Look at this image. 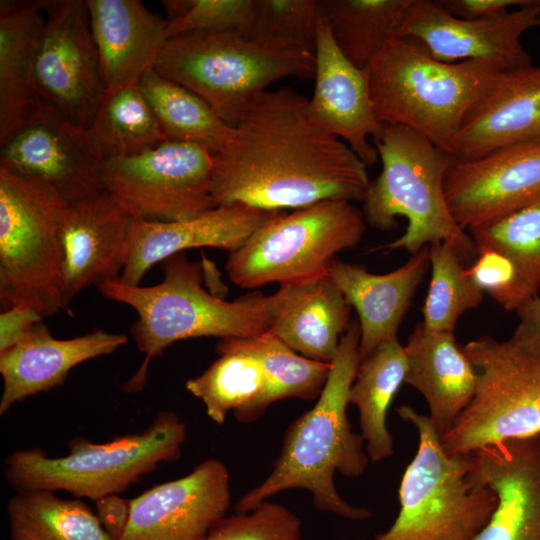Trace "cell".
Listing matches in <instances>:
<instances>
[{
	"instance_id": "cell-1",
	"label": "cell",
	"mask_w": 540,
	"mask_h": 540,
	"mask_svg": "<svg viewBox=\"0 0 540 540\" xmlns=\"http://www.w3.org/2000/svg\"><path fill=\"white\" fill-rule=\"evenodd\" d=\"M369 183L363 161L311 119L308 99L290 87L252 98L214 154L215 206L283 211L325 200L362 202Z\"/></svg>"
},
{
	"instance_id": "cell-2",
	"label": "cell",
	"mask_w": 540,
	"mask_h": 540,
	"mask_svg": "<svg viewBox=\"0 0 540 540\" xmlns=\"http://www.w3.org/2000/svg\"><path fill=\"white\" fill-rule=\"evenodd\" d=\"M359 343V322L353 320L340 339L317 402L287 428L271 473L238 499L235 512H248L280 492L304 489L320 511L353 521L373 515L371 510L345 501L334 483L336 473L347 478L361 476L370 460L362 435L352 430L347 417L349 391L360 362Z\"/></svg>"
},
{
	"instance_id": "cell-3",
	"label": "cell",
	"mask_w": 540,
	"mask_h": 540,
	"mask_svg": "<svg viewBox=\"0 0 540 540\" xmlns=\"http://www.w3.org/2000/svg\"><path fill=\"white\" fill-rule=\"evenodd\" d=\"M163 279L153 286H129L119 279L97 287L107 299L133 308L130 333L144 360L123 390H141L151 361L177 341L217 337L247 338L270 330V296L260 291L225 301L203 286L202 266L184 252L162 262Z\"/></svg>"
},
{
	"instance_id": "cell-4",
	"label": "cell",
	"mask_w": 540,
	"mask_h": 540,
	"mask_svg": "<svg viewBox=\"0 0 540 540\" xmlns=\"http://www.w3.org/2000/svg\"><path fill=\"white\" fill-rule=\"evenodd\" d=\"M506 70L492 60L442 62L403 36L391 39L366 67L378 120L408 127L454 157L465 116Z\"/></svg>"
},
{
	"instance_id": "cell-5",
	"label": "cell",
	"mask_w": 540,
	"mask_h": 540,
	"mask_svg": "<svg viewBox=\"0 0 540 540\" xmlns=\"http://www.w3.org/2000/svg\"><path fill=\"white\" fill-rule=\"evenodd\" d=\"M374 142L382 169L370 181L362 201L366 224L388 231L397 226V217L408 222L399 238L379 248L414 254L444 242L470 266L477 258L476 245L452 216L444 189L446 174L456 158L400 125H384Z\"/></svg>"
},
{
	"instance_id": "cell-6",
	"label": "cell",
	"mask_w": 540,
	"mask_h": 540,
	"mask_svg": "<svg viewBox=\"0 0 540 540\" xmlns=\"http://www.w3.org/2000/svg\"><path fill=\"white\" fill-rule=\"evenodd\" d=\"M153 69L186 87L234 127L249 101L274 82L314 79V52L237 30L194 31L169 38Z\"/></svg>"
},
{
	"instance_id": "cell-7",
	"label": "cell",
	"mask_w": 540,
	"mask_h": 540,
	"mask_svg": "<svg viewBox=\"0 0 540 540\" xmlns=\"http://www.w3.org/2000/svg\"><path fill=\"white\" fill-rule=\"evenodd\" d=\"M187 426L173 411H161L142 432L95 443L73 438L68 453L49 457L38 448L5 459V478L16 491H65L96 501L124 492L161 463L180 458Z\"/></svg>"
},
{
	"instance_id": "cell-8",
	"label": "cell",
	"mask_w": 540,
	"mask_h": 540,
	"mask_svg": "<svg viewBox=\"0 0 540 540\" xmlns=\"http://www.w3.org/2000/svg\"><path fill=\"white\" fill-rule=\"evenodd\" d=\"M396 412L416 429L418 449L401 479L397 517L371 540H474L496 508V494L470 478L471 454L446 453L427 415L410 405Z\"/></svg>"
},
{
	"instance_id": "cell-9",
	"label": "cell",
	"mask_w": 540,
	"mask_h": 540,
	"mask_svg": "<svg viewBox=\"0 0 540 540\" xmlns=\"http://www.w3.org/2000/svg\"><path fill=\"white\" fill-rule=\"evenodd\" d=\"M68 203L0 167V303L43 318L63 309L61 221Z\"/></svg>"
},
{
	"instance_id": "cell-10",
	"label": "cell",
	"mask_w": 540,
	"mask_h": 540,
	"mask_svg": "<svg viewBox=\"0 0 540 540\" xmlns=\"http://www.w3.org/2000/svg\"><path fill=\"white\" fill-rule=\"evenodd\" d=\"M365 231L363 212L349 201L325 200L282 211L229 253L226 271L244 289L329 275L336 255L356 246Z\"/></svg>"
},
{
	"instance_id": "cell-11",
	"label": "cell",
	"mask_w": 540,
	"mask_h": 540,
	"mask_svg": "<svg viewBox=\"0 0 540 540\" xmlns=\"http://www.w3.org/2000/svg\"><path fill=\"white\" fill-rule=\"evenodd\" d=\"M477 375L476 393L441 437L449 455H469L505 440L540 435V357L510 338L483 335L462 346Z\"/></svg>"
},
{
	"instance_id": "cell-12",
	"label": "cell",
	"mask_w": 540,
	"mask_h": 540,
	"mask_svg": "<svg viewBox=\"0 0 540 540\" xmlns=\"http://www.w3.org/2000/svg\"><path fill=\"white\" fill-rule=\"evenodd\" d=\"M214 153L205 146L165 140L138 154L104 161L103 190L130 217L182 221L215 206Z\"/></svg>"
},
{
	"instance_id": "cell-13",
	"label": "cell",
	"mask_w": 540,
	"mask_h": 540,
	"mask_svg": "<svg viewBox=\"0 0 540 540\" xmlns=\"http://www.w3.org/2000/svg\"><path fill=\"white\" fill-rule=\"evenodd\" d=\"M39 4L45 24L33 58L35 93L84 131L106 93L86 0Z\"/></svg>"
},
{
	"instance_id": "cell-14",
	"label": "cell",
	"mask_w": 540,
	"mask_h": 540,
	"mask_svg": "<svg viewBox=\"0 0 540 540\" xmlns=\"http://www.w3.org/2000/svg\"><path fill=\"white\" fill-rule=\"evenodd\" d=\"M0 147V167L70 205L104 191V161L84 131L39 99L25 125Z\"/></svg>"
},
{
	"instance_id": "cell-15",
	"label": "cell",
	"mask_w": 540,
	"mask_h": 540,
	"mask_svg": "<svg viewBox=\"0 0 540 540\" xmlns=\"http://www.w3.org/2000/svg\"><path fill=\"white\" fill-rule=\"evenodd\" d=\"M538 26L540 0L476 19L455 17L436 0H410L398 36L416 39L442 62L492 60L512 70L532 64L521 38L527 30Z\"/></svg>"
},
{
	"instance_id": "cell-16",
	"label": "cell",
	"mask_w": 540,
	"mask_h": 540,
	"mask_svg": "<svg viewBox=\"0 0 540 540\" xmlns=\"http://www.w3.org/2000/svg\"><path fill=\"white\" fill-rule=\"evenodd\" d=\"M230 475L215 458L180 478L151 487L131 500L130 518L120 540H204L227 515Z\"/></svg>"
},
{
	"instance_id": "cell-17",
	"label": "cell",
	"mask_w": 540,
	"mask_h": 540,
	"mask_svg": "<svg viewBox=\"0 0 540 540\" xmlns=\"http://www.w3.org/2000/svg\"><path fill=\"white\" fill-rule=\"evenodd\" d=\"M444 189L452 216L467 230L531 205L540 200V141L456 160Z\"/></svg>"
},
{
	"instance_id": "cell-18",
	"label": "cell",
	"mask_w": 540,
	"mask_h": 540,
	"mask_svg": "<svg viewBox=\"0 0 540 540\" xmlns=\"http://www.w3.org/2000/svg\"><path fill=\"white\" fill-rule=\"evenodd\" d=\"M314 55L315 86L308 100L309 116L345 142L366 166L376 164L379 156L370 139H377L384 125L374 111L367 71L342 53L320 16Z\"/></svg>"
},
{
	"instance_id": "cell-19",
	"label": "cell",
	"mask_w": 540,
	"mask_h": 540,
	"mask_svg": "<svg viewBox=\"0 0 540 540\" xmlns=\"http://www.w3.org/2000/svg\"><path fill=\"white\" fill-rule=\"evenodd\" d=\"M469 476L497 496L491 518L474 540H540V435L473 452Z\"/></svg>"
},
{
	"instance_id": "cell-20",
	"label": "cell",
	"mask_w": 540,
	"mask_h": 540,
	"mask_svg": "<svg viewBox=\"0 0 540 540\" xmlns=\"http://www.w3.org/2000/svg\"><path fill=\"white\" fill-rule=\"evenodd\" d=\"M280 212L230 203L182 221L130 217L129 254L119 280L138 286L154 264L186 249L211 247L234 252Z\"/></svg>"
},
{
	"instance_id": "cell-21",
	"label": "cell",
	"mask_w": 540,
	"mask_h": 540,
	"mask_svg": "<svg viewBox=\"0 0 540 540\" xmlns=\"http://www.w3.org/2000/svg\"><path fill=\"white\" fill-rule=\"evenodd\" d=\"M129 222L104 191L68 205L61 221L63 309L84 289L120 278L129 254Z\"/></svg>"
},
{
	"instance_id": "cell-22",
	"label": "cell",
	"mask_w": 540,
	"mask_h": 540,
	"mask_svg": "<svg viewBox=\"0 0 540 540\" xmlns=\"http://www.w3.org/2000/svg\"><path fill=\"white\" fill-rule=\"evenodd\" d=\"M125 334L96 329L69 338H55L43 321L14 346L0 352L3 390L0 414L26 398L62 385L77 365L109 355L125 345Z\"/></svg>"
},
{
	"instance_id": "cell-23",
	"label": "cell",
	"mask_w": 540,
	"mask_h": 540,
	"mask_svg": "<svg viewBox=\"0 0 540 540\" xmlns=\"http://www.w3.org/2000/svg\"><path fill=\"white\" fill-rule=\"evenodd\" d=\"M540 141V65L504 71L469 110L455 158L467 161L493 151Z\"/></svg>"
},
{
	"instance_id": "cell-24",
	"label": "cell",
	"mask_w": 540,
	"mask_h": 540,
	"mask_svg": "<svg viewBox=\"0 0 540 540\" xmlns=\"http://www.w3.org/2000/svg\"><path fill=\"white\" fill-rule=\"evenodd\" d=\"M429 267V246L411 254L403 265L385 274H374L363 265L334 259L329 276L358 314L360 360L382 342L397 337Z\"/></svg>"
},
{
	"instance_id": "cell-25",
	"label": "cell",
	"mask_w": 540,
	"mask_h": 540,
	"mask_svg": "<svg viewBox=\"0 0 540 540\" xmlns=\"http://www.w3.org/2000/svg\"><path fill=\"white\" fill-rule=\"evenodd\" d=\"M106 91L138 85L168 40L167 20L139 0H86Z\"/></svg>"
},
{
	"instance_id": "cell-26",
	"label": "cell",
	"mask_w": 540,
	"mask_h": 540,
	"mask_svg": "<svg viewBox=\"0 0 540 540\" xmlns=\"http://www.w3.org/2000/svg\"><path fill=\"white\" fill-rule=\"evenodd\" d=\"M269 296V331L298 354L331 364L351 323L350 305L331 277L282 284Z\"/></svg>"
},
{
	"instance_id": "cell-27",
	"label": "cell",
	"mask_w": 540,
	"mask_h": 540,
	"mask_svg": "<svg viewBox=\"0 0 540 540\" xmlns=\"http://www.w3.org/2000/svg\"><path fill=\"white\" fill-rule=\"evenodd\" d=\"M404 350L405 383L424 397L428 417L442 437L472 401L478 385L477 372L456 342L454 332L430 330L422 322L414 327Z\"/></svg>"
},
{
	"instance_id": "cell-28",
	"label": "cell",
	"mask_w": 540,
	"mask_h": 540,
	"mask_svg": "<svg viewBox=\"0 0 540 540\" xmlns=\"http://www.w3.org/2000/svg\"><path fill=\"white\" fill-rule=\"evenodd\" d=\"M44 24L39 1H0V146L25 125L38 101L33 58Z\"/></svg>"
},
{
	"instance_id": "cell-29",
	"label": "cell",
	"mask_w": 540,
	"mask_h": 540,
	"mask_svg": "<svg viewBox=\"0 0 540 540\" xmlns=\"http://www.w3.org/2000/svg\"><path fill=\"white\" fill-rule=\"evenodd\" d=\"M407 374L404 346L397 337L386 340L359 362L349 391V404L359 412L366 453L373 462L394 454V442L387 427V411Z\"/></svg>"
},
{
	"instance_id": "cell-30",
	"label": "cell",
	"mask_w": 540,
	"mask_h": 540,
	"mask_svg": "<svg viewBox=\"0 0 540 540\" xmlns=\"http://www.w3.org/2000/svg\"><path fill=\"white\" fill-rule=\"evenodd\" d=\"M216 351L219 357L202 374L189 379L186 390L202 401L216 424H224L230 411L239 422L256 420L268 389L262 364L251 355L220 345Z\"/></svg>"
},
{
	"instance_id": "cell-31",
	"label": "cell",
	"mask_w": 540,
	"mask_h": 540,
	"mask_svg": "<svg viewBox=\"0 0 540 540\" xmlns=\"http://www.w3.org/2000/svg\"><path fill=\"white\" fill-rule=\"evenodd\" d=\"M84 134L103 161L168 140L138 85L107 90Z\"/></svg>"
},
{
	"instance_id": "cell-32",
	"label": "cell",
	"mask_w": 540,
	"mask_h": 540,
	"mask_svg": "<svg viewBox=\"0 0 540 540\" xmlns=\"http://www.w3.org/2000/svg\"><path fill=\"white\" fill-rule=\"evenodd\" d=\"M410 0H320L319 16L326 22L337 46L358 68L398 37Z\"/></svg>"
},
{
	"instance_id": "cell-33",
	"label": "cell",
	"mask_w": 540,
	"mask_h": 540,
	"mask_svg": "<svg viewBox=\"0 0 540 540\" xmlns=\"http://www.w3.org/2000/svg\"><path fill=\"white\" fill-rule=\"evenodd\" d=\"M138 88L168 140L199 144L218 153L230 140L225 123L198 95L149 69Z\"/></svg>"
},
{
	"instance_id": "cell-34",
	"label": "cell",
	"mask_w": 540,
	"mask_h": 540,
	"mask_svg": "<svg viewBox=\"0 0 540 540\" xmlns=\"http://www.w3.org/2000/svg\"><path fill=\"white\" fill-rule=\"evenodd\" d=\"M12 540H111L91 508L46 490L16 491L7 502Z\"/></svg>"
},
{
	"instance_id": "cell-35",
	"label": "cell",
	"mask_w": 540,
	"mask_h": 540,
	"mask_svg": "<svg viewBox=\"0 0 540 540\" xmlns=\"http://www.w3.org/2000/svg\"><path fill=\"white\" fill-rule=\"evenodd\" d=\"M217 345L251 355L262 364L268 389L260 406L261 416L268 406L283 399H317L331 369V364L293 351L270 331L247 338L220 339Z\"/></svg>"
},
{
	"instance_id": "cell-36",
	"label": "cell",
	"mask_w": 540,
	"mask_h": 540,
	"mask_svg": "<svg viewBox=\"0 0 540 540\" xmlns=\"http://www.w3.org/2000/svg\"><path fill=\"white\" fill-rule=\"evenodd\" d=\"M476 249L506 256L516 270L515 311L540 290V200L511 214L468 229Z\"/></svg>"
},
{
	"instance_id": "cell-37",
	"label": "cell",
	"mask_w": 540,
	"mask_h": 540,
	"mask_svg": "<svg viewBox=\"0 0 540 540\" xmlns=\"http://www.w3.org/2000/svg\"><path fill=\"white\" fill-rule=\"evenodd\" d=\"M429 261L431 280L422 308V323L430 330L454 332L460 317L482 303L484 292L449 244L429 245Z\"/></svg>"
},
{
	"instance_id": "cell-38",
	"label": "cell",
	"mask_w": 540,
	"mask_h": 540,
	"mask_svg": "<svg viewBox=\"0 0 540 540\" xmlns=\"http://www.w3.org/2000/svg\"><path fill=\"white\" fill-rule=\"evenodd\" d=\"M318 21L316 0H254L249 35L315 52Z\"/></svg>"
},
{
	"instance_id": "cell-39",
	"label": "cell",
	"mask_w": 540,
	"mask_h": 540,
	"mask_svg": "<svg viewBox=\"0 0 540 540\" xmlns=\"http://www.w3.org/2000/svg\"><path fill=\"white\" fill-rule=\"evenodd\" d=\"M168 39L194 31L237 30L249 35L254 0H165Z\"/></svg>"
},
{
	"instance_id": "cell-40",
	"label": "cell",
	"mask_w": 540,
	"mask_h": 540,
	"mask_svg": "<svg viewBox=\"0 0 540 540\" xmlns=\"http://www.w3.org/2000/svg\"><path fill=\"white\" fill-rule=\"evenodd\" d=\"M204 540H302L299 517L282 504L263 501L222 518Z\"/></svg>"
},
{
	"instance_id": "cell-41",
	"label": "cell",
	"mask_w": 540,
	"mask_h": 540,
	"mask_svg": "<svg viewBox=\"0 0 540 540\" xmlns=\"http://www.w3.org/2000/svg\"><path fill=\"white\" fill-rule=\"evenodd\" d=\"M467 272L501 307L515 311L516 270L506 256L490 248H479Z\"/></svg>"
},
{
	"instance_id": "cell-42",
	"label": "cell",
	"mask_w": 540,
	"mask_h": 540,
	"mask_svg": "<svg viewBox=\"0 0 540 540\" xmlns=\"http://www.w3.org/2000/svg\"><path fill=\"white\" fill-rule=\"evenodd\" d=\"M517 326L510 339L522 349L540 357V296L522 304L516 311Z\"/></svg>"
},
{
	"instance_id": "cell-43",
	"label": "cell",
	"mask_w": 540,
	"mask_h": 540,
	"mask_svg": "<svg viewBox=\"0 0 540 540\" xmlns=\"http://www.w3.org/2000/svg\"><path fill=\"white\" fill-rule=\"evenodd\" d=\"M43 317L36 311L22 307L2 310L0 314V352L24 339Z\"/></svg>"
},
{
	"instance_id": "cell-44",
	"label": "cell",
	"mask_w": 540,
	"mask_h": 540,
	"mask_svg": "<svg viewBox=\"0 0 540 540\" xmlns=\"http://www.w3.org/2000/svg\"><path fill=\"white\" fill-rule=\"evenodd\" d=\"M95 502L98 520L111 540H120L127 528L131 500L119 494L102 497Z\"/></svg>"
},
{
	"instance_id": "cell-45",
	"label": "cell",
	"mask_w": 540,
	"mask_h": 540,
	"mask_svg": "<svg viewBox=\"0 0 540 540\" xmlns=\"http://www.w3.org/2000/svg\"><path fill=\"white\" fill-rule=\"evenodd\" d=\"M530 0H436L449 14L463 19L496 16L511 7H521Z\"/></svg>"
}]
</instances>
